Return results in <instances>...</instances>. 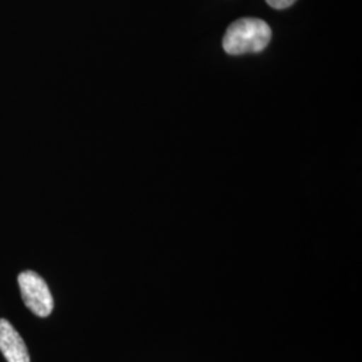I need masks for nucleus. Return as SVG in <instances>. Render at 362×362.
I'll return each instance as SVG.
<instances>
[{
	"label": "nucleus",
	"instance_id": "nucleus-1",
	"mask_svg": "<svg viewBox=\"0 0 362 362\" xmlns=\"http://www.w3.org/2000/svg\"><path fill=\"white\" fill-rule=\"evenodd\" d=\"M272 40V28L258 18H243L228 26L223 47L230 55H242L264 50Z\"/></svg>",
	"mask_w": 362,
	"mask_h": 362
},
{
	"label": "nucleus",
	"instance_id": "nucleus-2",
	"mask_svg": "<svg viewBox=\"0 0 362 362\" xmlns=\"http://www.w3.org/2000/svg\"><path fill=\"white\" fill-rule=\"evenodd\" d=\"M18 284L28 310L40 318H46L52 314L54 309L52 291L39 274L31 270L21 272L18 276Z\"/></svg>",
	"mask_w": 362,
	"mask_h": 362
},
{
	"label": "nucleus",
	"instance_id": "nucleus-3",
	"mask_svg": "<svg viewBox=\"0 0 362 362\" xmlns=\"http://www.w3.org/2000/svg\"><path fill=\"white\" fill-rule=\"evenodd\" d=\"M0 351L7 362H30L23 338L4 318H0Z\"/></svg>",
	"mask_w": 362,
	"mask_h": 362
},
{
	"label": "nucleus",
	"instance_id": "nucleus-4",
	"mask_svg": "<svg viewBox=\"0 0 362 362\" xmlns=\"http://www.w3.org/2000/svg\"><path fill=\"white\" fill-rule=\"evenodd\" d=\"M269 3V6H272V8L276 10H284L290 6H293L297 0H266Z\"/></svg>",
	"mask_w": 362,
	"mask_h": 362
}]
</instances>
